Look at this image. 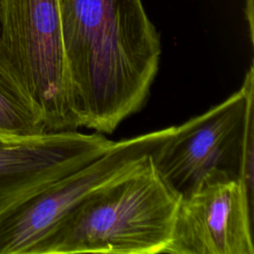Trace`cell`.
Segmentation results:
<instances>
[{"instance_id": "7a4b0ae2", "label": "cell", "mask_w": 254, "mask_h": 254, "mask_svg": "<svg viewBox=\"0 0 254 254\" xmlns=\"http://www.w3.org/2000/svg\"><path fill=\"white\" fill-rule=\"evenodd\" d=\"M151 155L86 195L34 254L163 253L181 195L159 174Z\"/></svg>"}, {"instance_id": "ba28073f", "label": "cell", "mask_w": 254, "mask_h": 254, "mask_svg": "<svg viewBox=\"0 0 254 254\" xmlns=\"http://www.w3.org/2000/svg\"><path fill=\"white\" fill-rule=\"evenodd\" d=\"M48 132L33 102L0 62V133L26 137Z\"/></svg>"}, {"instance_id": "52a82bcc", "label": "cell", "mask_w": 254, "mask_h": 254, "mask_svg": "<svg viewBox=\"0 0 254 254\" xmlns=\"http://www.w3.org/2000/svg\"><path fill=\"white\" fill-rule=\"evenodd\" d=\"M112 143L100 133L77 130L0 138V221L59 179L102 155Z\"/></svg>"}, {"instance_id": "3957f363", "label": "cell", "mask_w": 254, "mask_h": 254, "mask_svg": "<svg viewBox=\"0 0 254 254\" xmlns=\"http://www.w3.org/2000/svg\"><path fill=\"white\" fill-rule=\"evenodd\" d=\"M0 62L47 131L77 130L69 107L59 0H0Z\"/></svg>"}, {"instance_id": "277c9868", "label": "cell", "mask_w": 254, "mask_h": 254, "mask_svg": "<svg viewBox=\"0 0 254 254\" xmlns=\"http://www.w3.org/2000/svg\"><path fill=\"white\" fill-rule=\"evenodd\" d=\"M254 68L238 90L179 126L151 155L162 178L180 194L213 171L240 180L244 138L253 118Z\"/></svg>"}, {"instance_id": "8992f818", "label": "cell", "mask_w": 254, "mask_h": 254, "mask_svg": "<svg viewBox=\"0 0 254 254\" xmlns=\"http://www.w3.org/2000/svg\"><path fill=\"white\" fill-rule=\"evenodd\" d=\"M253 197L241 182L213 171L181 195L168 254H254Z\"/></svg>"}, {"instance_id": "6da1fadb", "label": "cell", "mask_w": 254, "mask_h": 254, "mask_svg": "<svg viewBox=\"0 0 254 254\" xmlns=\"http://www.w3.org/2000/svg\"><path fill=\"white\" fill-rule=\"evenodd\" d=\"M59 7L73 118L110 134L145 104L160 36L142 0H59Z\"/></svg>"}, {"instance_id": "9c48e42d", "label": "cell", "mask_w": 254, "mask_h": 254, "mask_svg": "<svg viewBox=\"0 0 254 254\" xmlns=\"http://www.w3.org/2000/svg\"><path fill=\"white\" fill-rule=\"evenodd\" d=\"M4 137H14V136H7V135H3L0 133V138H4Z\"/></svg>"}, {"instance_id": "5b68a950", "label": "cell", "mask_w": 254, "mask_h": 254, "mask_svg": "<svg viewBox=\"0 0 254 254\" xmlns=\"http://www.w3.org/2000/svg\"><path fill=\"white\" fill-rule=\"evenodd\" d=\"M174 126L123 139L59 179L0 221V254H34L56 225L86 195L127 173L172 134Z\"/></svg>"}]
</instances>
